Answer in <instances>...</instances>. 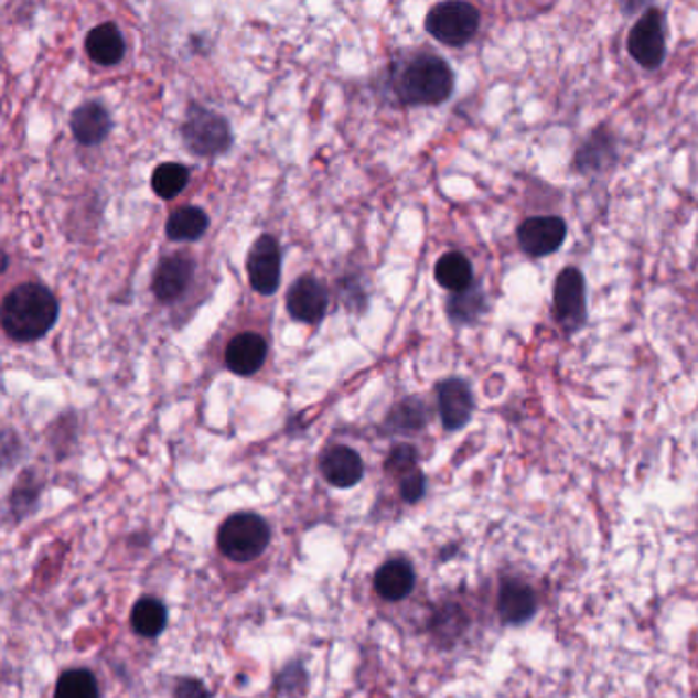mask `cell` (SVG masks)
<instances>
[{"label": "cell", "instance_id": "6da1fadb", "mask_svg": "<svg viewBox=\"0 0 698 698\" xmlns=\"http://www.w3.org/2000/svg\"><path fill=\"white\" fill-rule=\"evenodd\" d=\"M56 298L40 283H21L2 301V329L14 343H33L43 339L56 324Z\"/></svg>", "mask_w": 698, "mask_h": 698}, {"label": "cell", "instance_id": "7a4b0ae2", "mask_svg": "<svg viewBox=\"0 0 698 698\" xmlns=\"http://www.w3.org/2000/svg\"><path fill=\"white\" fill-rule=\"evenodd\" d=\"M455 74L434 54H416L398 72L396 93L408 105H441L453 95Z\"/></svg>", "mask_w": 698, "mask_h": 698}, {"label": "cell", "instance_id": "3957f363", "mask_svg": "<svg viewBox=\"0 0 698 698\" xmlns=\"http://www.w3.org/2000/svg\"><path fill=\"white\" fill-rule=\"evenodd\" d=\"M271 543V528L262 516L238 513L229 516L217 533V547L236 563L255 561Z\"/></svg>", "mask_w": 698, "mask_h": 698}, {"label": "cell", "instance_id": "277c9868", "mask_svg": "<svg viewBox=\"0 0 698 698\" xmlns=\"http://www.w3.org/2000/svg\"><path fill=\"white\" fill-rule=\"evenodd\" d=\"M181 136L189 152L195 157H219L232 146V129H229L228 119L201 105L189 107Z\"/></svg>", "mask_w": 698, "mask_h": 698}, {"label": "cell", "instance_id": "5b68a950", "mask_svg": "<svg viewBox=\"0 0 698 698\" xmlns=\"http://www.w3.org/2000/svg\"><path fill=\"white\" fill-rule=\"evenodd\" d=\"M480 11L470 2L449 0L430 9L425 29L442 45L461 47L475 37L480 29Z\"/></svg>", "mask_w": 698, "mask_h": 698}, {"label": "cell", "instance_id": "8992f818", "mask_svg": "<svg viewBox=\"0 0 698 698\" xmlns=\"http://www.w3.org/2000/svg\"><path fill=\"white\" fill-rule=\"evenodd\" d=\"M629 56L647 71H656L666 57V21L657 9H649L631 28L627 37Z\"/></svg>", "mask_w": 698, "mask_h": 698}, {"label": "cell", "instance_id": "52a82bcc", "mask_svg": "<svg viewBox=\"0 0 698 698\" xmlns=\"http://www.w3.org/2000/svg\"><path fill=\"white\" fill-rule=\"evenodd\" d=\"M554 314L566 334H573L586 324L584 275L568 267L557 275L554 287Z\"/></svg>", "mask_w": 698, "mask_h": 698}, {"label": "cell", "instance_id": "ba28073f", "mask_svg": "<svg viewBox=\"0 0 698 698\" xmlns=\"http://www.w3.org/2000/svg\"><path fill=\"white\" fill-rule=\"evenodd\" d=\"M246 271L250 286L260 296H272L281 283V248L279 243L265 234L250 246L246 258Z\"/></svg>", "mask_w": 698, "mask_h": 698}, {"label": "cell", "instance_id": "9c48e42d", "mask_svg": "<svg viewBox=\"0 0 698 698\" xmlns=\"http://www.w3.org/2000/svg\"><path fill=\"white\" fill-rule=\"evenodd\" d=\"M518 244L528 257H549L561 248L568 236V226L557 215H537L528 217L518 226Z\"/></svg>", "mask_w": 698, "mask_h": 698}, {"label": "cell", "instance_id": "30bf717a", "mask_svg": "<svg viewBox=\"0 0 698 698\" xmlns=\"http://www.w3.org/2000/svg\"><path fill=\"white\" fill-rule=\"evenodd\" d=\"M329 291L314 275H301L287 291V312L303 324H318L329 312Z\"/></svg>", "mask_w": 698, "mask_h": 698}, {"label": "cell", "instance_id": "8fae6325", "mask_svg": "<svg viewBox=\"0 0 698 698\" xmlns=\"http://www.w3.org/2000/svg\"><path fill=\"white\" fill-rule=\"evenodd\" d=\"M193 275H195V262L185 255L162 258L152 279V291L157 300L162 303L181 300L193 281Z\"/></svg>", "mask_w": 698, "mask_h": 698}, {"label": "cell", "instance_id": "7c38bea8", "mask_svg": "<svg viewBox=\"0 0 698 698\" xmlns=\"http://www.w3.org/2000/svg\"><path fill=\"white\" fill-rule=\"evenodd\" d=\"M439 398V412H441L442 427L447 430H459L470 422L473 414V394L470 385L459 377L444 379L437 387Z\"/></svg>", "mask_w": 698, "mask_h": 698}, {"label": "cell", "instance_id": "4fadbf2b", "mask_svg": "<svg viewBox=\"0 0 698 698\" xmlns=\"http://www.w3.org/2000/svg\"><path fill=\"white\" fill-rule=\"evenodd\" d=\"M269 346L257 332H243L229 341L226 348V367L240 377L255 375L267 361Z\"/></svg>", "mask_w": 698, "mask_h": 698}, {"label": "cell", "instance_id": "5bb4252c", "mask_svg": "<svg viewBox=\"0 0 698 698\" xmlns=\"http://www.w3.org/2000/svg\"><path fill=\"white\" fill-rule=\"evenodd\" d=\"M320 470L324 480L334 487H353L361 482L365 465L356 451L343 444H336V447H330L320 459Z\"/></svg>", "mask_w": 698, "mask_h": 698}, {"label": "cell", "instance_id": "9a60e30c", "mask_svg": "<svg viewBox=\"0 0 698 698\" xmlns=\"http://www.w3.org/2000/svg\"><path fill=\"white\" fill-rule=\"evenodd\" d=\"M71 128L74 138L85 146H97L103 142L114 128L111 115L97 103L88 100L85 105L76 107L71 117Z\"/></svg>", "mask_w": 698, "mask_h": 698}, {"label": "cell", "instance_id": "2e32d148", "mask_svg": "<svg viewBox=\"0 0 698 698\" xmlns=\"http://www.w3.org/2000/svg\"><path fill=\"white\" fill-rule=\"evenodd\" d=\"M86 54L99 66H115L126 56V40L115 23H103L86 35Z\"/></svg>", "mask_w": 698, "mask_h": 698}, {"label": "cell", "instance_id": "e0dca14e", "mask_svg": "<svg viewBox=\"0 0 698 698\" xmlns=\"http://www.w3.org/2000/svg\"><path fill=\"white\" fill-rule=\"evenodd\" d=\"M537 611L535 592L523 582L506 580L500 588L498 613L504 623H525Z\"/></svg>", "mask_w": 698, "mask_h": 698}, {"label": "cell", "instance_id": "ac0fdd59", "mask_svg": "<svg viewBox=\"0 0 698 698\" xmlns=\"http://www.w3.org/2000/svg\"><path fill=\"white\" fill-rule=\"evenodd\" d=\"M412 566L406 559H391L375 573L377 594L389 602L404 600L414 590Z\"/></svg>", "mask_w": 698, "mask_h": 698}, {"label": "cell", "instance_id": "d6986e66", "mask_svg": "<svg viewBox=\"0 0 698 698\" xmlns=\"http://www.w3.org/2000/svg\"><path fill=\"white\" fill-rule=\"evenodd\" d=\"M210 228V217L195 205L179 207L169 215L167 236L174 243H195Z\"/></svg>", "mask_w": 698, "mask_h": 698}, {"label": "cell", "instance_id": "ffe728a7", "mask_svg": "<svg viewBox=\"0 0 698 698\" xmlns=\"http://www.w3.org/2000/svg\"><path fill=\"white\" fill-rule=\"evenodd\" d=\"M434 279L439 286L453 293L468 291L473 286V267H471L470 258L457 250L442 255L434 267Z\"/></svg>", "mask_w": 698, "mask_h": 698}, {"label": "cell", "instance_id": "44dd1931", "mask_svg": "<svg viewBox=\"0 0 698 698\" xmlns=\"http://www.w3.org/2000/svg\"><path fill=\"white\" fill-rule=\"evenodd\" d=\"M131 627L140 637H158L167 627V609L157 599H142L131 611Z\"/></svg>", "mask_w": 698, "mask_h": 698}, {"label": "cell", "instance_id": "7402d4cb", "mask_svg": "<svg viewBox=\"0 0 698 698\" xmlns=\"http://www.w3.org/2000/svg\"><path fill=\"white\" fill-rule=\"evenodd\" d=\"M484 308L485 296L480 283H473L468 291H461V293L451 296V300L447 303L449 318L457 326L475 322L480 314L484 312Z\"/></svg>", "mask_w": 698, "mask_h": 698}, {"label": "cell", "instance_id": "603a6c76", "mask_svg": "<svg viewBox=\"0 0 698 698\" xmlns=\"http://www.w3.org/2000/svg\"><path fill=\"white\" fill-rule=\"evenodd\" d=\"M427 420V406L418 398H408L389 412L387 420H385V427L389 428L391 432L408 434V432L422 430Z\"/></svg>", "mask_w": 698, "mask_h": 698}, {"label": "cell", "instance_id": "cb8c5ba5", "mask_svg": "<svg viewBox=\"0 0 698 698\" xmlns=\"http://www.w3.org/2000/svg\"><path fill=\"white\" fill-rule=\"evenodd\" d=\"M191 172L181 162H164L152 174V189L160 200H174L189 185Z\"/></svg>", "mask_w": 698, "mask_h": 698}, {"label": "cell", "instance_id": "d4e9b609", "mask_svg": "<svg viewBox=\"0 0 698 698\" xmlns=\"http://www.w3.org/2000/svg\"><path fill=\"white\" fill-rule=\"evenodd\" d=\"M54 698H99V686L88 670H71L57 680Z\"/></svg>", "mask_w": 698, "mask_h": 698}, {"label": "cell", "instance_id": "484cf974", "mask_svg": "<svg viewBox=\"0 0 698 698\" xmlns=\"http://www.w3.org/2000/svg\"><path fill=\"white\" fill-rule=\"evenodd\" d=\"M416 461H418V455H416L414 447H410V444H398L396 449H391V453L385 461V468H387V471L408 475L410 471L416 470Z\"/></svg>", "mask_w": 698, "mask_h": 698}, {"label": "cell", "instance_id": "4316f807", "mask_svg": "<svg viewBox=\"0 0 698 698\" xmlns=\"http://www.w3.org/2000/svg\"><path fill=\"white\" fill-rule=\"evenodd\" d=\"M425 487H427V480H425L422 471H410L401 480V498L406 502H418L425 494Z\"/></svg>", "mask_w": 698, "mask_h": 698}, {"label": "cell", "instance_id": "83f0119b", "mask_svg": "<svg viewBox=\"0 0 698 698\" xmlns=\"http://www.w3.org/2000/svg\"><path fill=\"white\" fill-rule=\"evenodd\" d=\"M174 698H210V690L200 680H181L174 688Z\"/></svg>", "mask_w": 698, "mask_h": 698}]
</instances>
